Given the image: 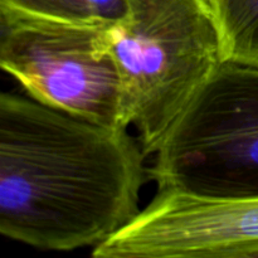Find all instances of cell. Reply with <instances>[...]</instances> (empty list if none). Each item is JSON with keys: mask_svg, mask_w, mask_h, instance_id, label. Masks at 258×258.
<instances>
[{"mask_svg": "<svg viewBox=\"0 0 258 258\" xmlns=\"http://www.w3.org/2000/svg\"><path fill=\"white\" fill-rule=\"evenodd\" d=\"M127 128L0 96V233L43 251L96 248L140 213L149 169Z\"/></svg>", "mask_w": 258, "mask_h": 258, "instance_id": "cell-1", "label": "cell"}, {"mask_svg": "<svg viewBox=\"0 0 258 258\" xmlns=\"http://www.w3.org/2000/svg\"><path fill=\"white\" fill-rule=\"evenodd\" d=\"M108 29L0 9V66L43 105L127 128Z\"/></svg>", "mask_w": 258, "mask_h": 258, "instance_id": "cell-4", "label": "cell"}, {"mask_svg": "<svg viewBox=\"0 0 258 258\" xmlns=\"http://www.w3.org/2000/svg\"><path fill=\"white\" fill-rule=\"evenodd\" d=\"M154 155L158 189L258 197V67L222 62Z\"/></svg>", "mask_w": 258, "mask_h": 258, "instance_id": "cell-3", "label": "cell"}, {"mask_svg": "<svg viewBox=\"0 0 258 258\" xmlns=\"http://www.w3.org/2000/svg\"><path fill=\"white\" fill-rule=\"evenodd\" d=\"M0 9L72 24L111 28L128 13L127 0H0Z\"/></svg>", "mask_w": 258, "mask_h": 258, "instance_id": "cell-7", "label": "cell"}, {"mask_svg": "<svg viewBox=\"0 0 258 258\" xmlns=\"http://www.w3.org/2000/svg\"><path fill=\"white\" fill-rule=\"evenodd\" d=\"M96 258L258 257V197L211 198L158 189Z\"/></svg>", "mask_w": 258, "mask_h": 258, "instance_id": "cell-5", "label": "cell"}, {"mask_svg": "<svg viewBox=\"0 0 258 258\" xmlns=\"http://www.w3.org/2000/svg\"><path fill=\"white\" fill-rule=\"evenodd\" d=\"M127 3V17L108 29V37L125 121L149 156L224 62L222 42L206 0Z\"/></svg>", "mask_w": 258, "mask_h": 258, "instance_id": "cell-2", "label": "cell"}, {"mask_svg": "<svg viewBox=\"0 0 258 258\" xmlns=\"http://www.w3.org/2000/svg\"><path fill=\"white\" fill-rule=\"evenodd\" d=\"M218 27L224 62L258 67V0H206Z\"/></svg>", "mask_w": 258, "mask_h": 258, "instance_id": "cell-6", "label": "cell"}]
</instances>
